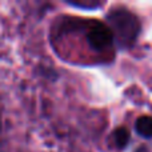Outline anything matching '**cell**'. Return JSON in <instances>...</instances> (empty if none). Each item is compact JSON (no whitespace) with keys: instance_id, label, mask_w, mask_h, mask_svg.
<instances>
[{"instance_id":"obj_1","label":"cell","mask_w":152,"mask_h":152,"mask_svg":"<svg viewBox=\"0 0 152 152\" xmlns=\"http://www.w3.org/2000/svg\"><path fill=\"white\" fill-rule=\"evenodd\" d=\"M110 28L113 34V40L119 43L121 48L129 47L136 40L140 32V21L131 11L119 8L108 15Z\"/></svg>"},{"instance_id":"obj_2","label":"cell","mask_w":152,"mask_h":152,"mask_svg":"<svg viewBox=\"0 0 152 152\" xmlns=\"http://www.w3.org/2000/svg\"><path fill=\"white\" fill-rule=\"evenodd\" d=\"M87 42L94 51H105L112 45L113 34L104 23H94L87 32Z\"/></svg>"},{"instance_id":"obj_3","label":"cell","mask_w":152,"mask_h":152,"mask_svg":"<svg viewBox=\"0 0 152 152\" xmlns=\"http://www.w3.org/2000/svg\"><path fill=\"white\" fill-rule=\"evenodd\" d=\"M135 129L144 139H152V116H140L135 123Z\"/></svg>"},{"instance_id":"obj_4","label":"cell","mask_w":152,"mask_h":152,"mask_svg":"<svg viewBox=\"0 0 152 152\" xmlns=\"http://www.w3.org/2000/svg\"><path fill=\"white\" fill-rule=\"evenodd\" d=\"M112 139H113L115 145L119 148V150L126 148L127 144H128V142H129L128 129L124 128V127H119V128H116L115 131H113V134H112Z\"/></svg>"},{"instance_id":"obj_5","label":"cell","mask_w":152,"mask_h":152,"mask_svg":"<svg viewBox=\"0 0 152 152\" xmlns=\"http://www.w3.org/2000/svg\"><path fill=\"white\" fill-rule=\"evenodd\" d=\"M67 4L72 5L75 8H84V10H95V8L100 7L102 3L99 1H86V3H80V1H67Z\"/></svg>"},{"instance_id":"obj_6","label":"cell","mask_w":152,"mask_h":152,"mask_svg":"<svg viewBox=\"0 0 152 152\" xmlns=\"http://www.w3.org/2000/svg\"><path fill=\"white\" fill-rule=\"evenodd\" d=\"M136 152H150V151H148L145 147H139V148L136 150Z\"/></svg>"}]
</instances>
